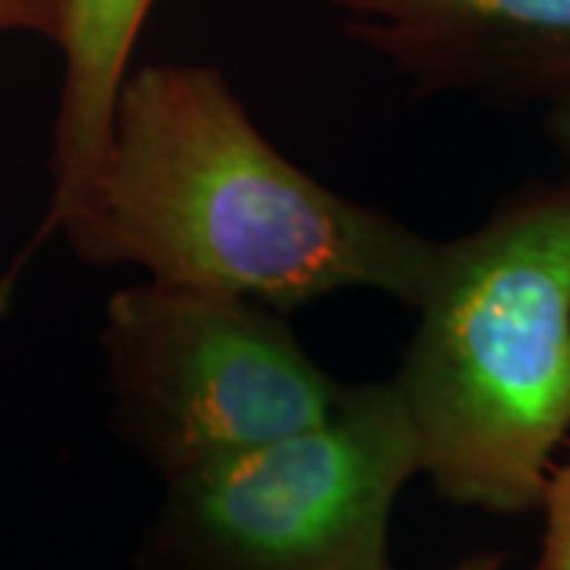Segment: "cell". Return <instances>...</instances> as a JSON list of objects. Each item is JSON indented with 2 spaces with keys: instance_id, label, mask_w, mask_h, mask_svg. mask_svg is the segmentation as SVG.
I'll list each match as a JSON object with an SVG mask.
<instances>
[{
  "instance_id": "obj_5",
  "label": "cell",
  "mask_w": 570,
  "mask_h": 570,
  "mask_svg": "<svg viewBox=\"0 0 570 570\" xmlns=\"http://www.w3.org/2000/svg\"><path fill=\"white\" fill-rule=\"evenodd\" d=\"M419 92L494 105L570 96V0H330Z\"/></svg>"
},
{
  "instance_id": "obj_3",
  "label": "cell",
  "mask_w": 570,
  "mask_h": 570,
  "mask_svg": "<svg viewBox=\"0 0 570 570\" xmlns=\"http://www.w3.org/2000/svg\"><path fill=\"white\" fill-rule=\"evenodd\" d=\"M415 475L393 381L348 384L321 425L165 479L137 570H390L393 513Z\"/></svg>"
},
{
  "instance_id": "obj_1",
  "label": "cell",
  "mask_w": 570,
  "mask_h": 570,
  "mask_svg": "<svg viewBox=\"0 0 570 570\" xmlns=\"http://www.w3.org/2000/svg\"><path fill=\"white\" fill-rule=\"evenodd\" d=\"M58 228L89 266L273 311L340 292L412 307L434 238L307 175L254 124L223 70L142 63L124 80L102 163Z\"/></svg>"
},
{
  "instance_id": "obj_10",
  "label": "cell",
  "mask_w": 570,
  "mask_h": 570,
  "mask_svg": "<svg viewBox=\"0 0 570 570\" xmlns=\"http://www.w3.org/2000/svg\"><path fill=\"white\" fill-rule=\"evenodd\" d=\"M504 564H508V554L504 551H475V554H466L456 564L441 570H504Z\"/></svg>"
},
{
  "instance_id": "obj_4",
  "label": "cell",
  "mask_w": 570,
  "mask_h": 570,
  "mask_svg": "<svg viewBox=\"0 0 570 570\" xmlns=\"http://www.w3.org/2000/svg\"><path fill=\"white\" fill-rule=\"evenodd\" d=\"M102 355L115 428L163 482L321 425L348 387L279 311L149 279L111 295Z\"/></svg>"
},
{
  "instance_id": "obj_7",
  "label": "cell",
  "mask_w": 570,
  "mask_h": 570,
  "mask_svg": "<svg viewBox=\"0 0 570 570\" xmlns=\"http://www.w3.org/2000/svg\"><path fill=\"white\" fill-rule=\"evenodd\" d=\"M539 510H542V539L532 570H570V450L551 472Z\"/></svg>"
},
{
  "instance_id": "obj_2",
  "label": "cell",
  "mask_w": 570,
  "mask_h": 570,
  "mask_svg": "<svg viewBox=\"0 0 570 570\" xmlns=\"http://www.w3.org/2000/svg\"><path fill=\"white\" fill-rule=\"evenodd\" d=\"M390 377L422 475L456 508H542L570 444V175L513 190L438 242Z\"/></svg>"
},
{
  "instance_id": "obj_6",
  "label": "cell",
  "mask_w": 570,
  "mask_h": 570,
  "mask_svg": "<svg viewBox=\"0 0 570 570\" xmlns=\"http://www.w3.org/2000/svg\"><path fill=\"white\" fill-rule=\"evenodd\" d=\"M156 0H67L61 51V99L51 142V206L55 223L80 200L102 163L111 115L134 67V48Z\"/></svg>"
},
{
  "instance_id": "obj_9",
  "label": "cell",
  "mask_w": 570,
  "mask_h": 570,
  "mask_svg": "<svg viewBox=\"0 0 570 570\" xmlns=\"http://www.w3.org/2000/svg\"><path fill=\"white\" fill-rule=\"evenodd\" d=\"M546 130H549L551 140L570 153V96H561V99H554L549 105V111H546Z\"/></svg>"
},
{
  "instance_id": "obj_8",
  "label": "cell",
  "mask_w": 570,
  "mask_h": 570,
  "mask_svg": "<svg viewBox=\"0 0 570 570\" xmlns=\"http://www.w3.org/2000/svg\"><path fill=\"white\" fill-rule=\"evenodd\" d=\"M67 0H0V39L39 36L58 45Z\"/></svg>"
}]
</instances>
